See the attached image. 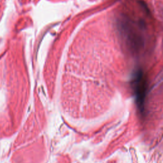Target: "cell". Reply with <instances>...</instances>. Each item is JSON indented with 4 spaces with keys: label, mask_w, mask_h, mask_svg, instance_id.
Masks as SVG:
<instances>
[{
    "label": "cell",
    "mask_w": 163,
    "mask_h": 163,
    "mask_svg": "<svg viewBox=\"0 0 163 163\" xmlns=\"http://www.w3.org/2000/svg\"><path fill=\"white\" fill-rule=\"evenodd\" d=\"M133 85L138 107L141 110H142L144 105V101L146 96L147 85V82L141 73H138L136 75L133 82Z\"/></svg>",
    "instance_id": "obj_1"
}]
</instances>
